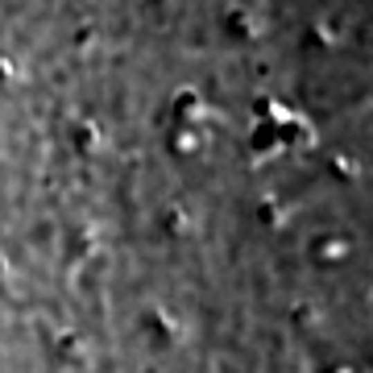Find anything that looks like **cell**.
Masks as SVG:
<instances>
[{"instance_id": "6da1fadb", "label": "cell", "mask_w": 373, "mask_h": 373, "mask_svg": "<svg viewBox=\"0 0 373 373\" xmlns=\"http://www.w3.org/2000/svg\"><path fill=\"white\" fill-rule=\"evenodd\" d=\"M278 141H282L286 149H295V154H307V149H316V125L295 112L286 125H278Z\"/></svg>"}, {"instance_id": "8992f818", "label": "cell", "mask_w": 373, "mask_h": 373, "mask_svg": "<svg viewBox=\"0 0 373 373\" xmlns=\"http://www.w3.org/2000/svg\"><path fill=\"white\" fill-rule=\"evenodd\" d=\"M166 228H170V233H187V228H191V212H187V208H170V212H166Z\"/></svg>"}, {"instance_id": "ba28073f", "label": "cell", "mask_w": 373, "mask_h": 373, "mask_svg": "<svg viewBox=\"0 0 373 373\" xmlns=\"http://www.w3.org/2000/svg\"><path fill=\"white\" fill-rule=\"evenodd\" d=\"M365 311H370V320H373V286H370V295H365Z\"/></svg>"}, {"instance_id": "52a82bcc", "label": "cell", "mask_w": 373, "mask_h": 373, "mask_svg": "<svg viewBox=\"0 0 373 373\" xmlns=\"http://www.w3.org/2000/svg\"><path fill=\"white\" fill-rule=\"evenodd\" d=\"M332 373H365V370H361V365H336Z\"/></svg>"}, {"instance_id": "3957f363", "label": "cell", "mask_w": 373, "mask_h": 373, "mask_svg": "<svg viewBox=\"0 0 373 373\" xmlns=\"http://www.w3.org/2000/svg\"><path fill=\"white\" fill-rule=\"evenodd\" d=\"M353 253V237H316L311 241V257L320 262H345Z\"/></svg>"}, {"instance_id": "7a4b0ae2", "label": "cell", "mask_w": 373, "mask_h": 373, "mask_svg": "<svg viewBox=\"0 0 373 373\" xmlns=\"http://www.w3.org/2000/svg\"><path fill=\"white\" fill-rule=\"evenodd\" d=\"M174 116L191 129V125H199L203 116H208V104H203V95L195 91V87H183V91H174Z\"/></svg>"}, {"instance_id": "5b68a950", "label": "cell", "mask_w": 373, "mask_h": 373, "mask_svg": "<svg viewBox=\"0 0 373 373\" xmlns=\"http://www.w3.org/2000/svg\"><path fill=\"white\" fill-rule=\"evenodd\" d=\"M71 137H75V145H79V149H87V154H91V149L100 145V129H95L91 120H83V125H75V133H71Z\"/></svg>"}, {"instance_id": "277c9868", "label": "cell", "mask_w": 373, "mask_h": 373, "mask_svg": "<svg viewBox=\"0 0 373 373\" xmlns=\"http://www.w3.org/2000/svg\"><path fill=\"white\" fill-rule=\"evenodd\" d=\"M199 145H203V137H199L195 129H187V125H183V129L174 133V149H179V154H187V158H195V154H199Z\"/></svg>"}]
</instances>
